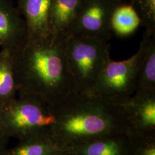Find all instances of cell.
Wrapping results in <instances>:
<instances>
[{"mask_svg": "<svg viewBox=\"0 0 155 155\" xmlns=\"http://www.w3.org/2000/svg\"><path fill=\"white\" fill-rule=\"evenodd\" d=\"M67 38L61 33L28 39L12 55L18 94L37 96L55 108L79 93L67 64Z\"/></svg>", "mask_w": 155, "mask_h": 155, "instance_id": "6da1fadb", "label": "cell"}, {"mask_svg": "<svg viewBox=\"0 0 155 155\" xmlns=\"http://www.w3.org/2000/svg\"><path fill=\"white\" fill-rule=\"evenodd\" d=\"M55 110L56 121L51 138L63 150L106 136L129 133L122 103L78 93Z\"/></svg>", "mask_w": 155, "mask_h": 155, "instance_id": "7a4b0ae2", "label": "cell"}, {"mask_svg": "<svg viewBox=\"0 0 155 155\" xmlns=\"http://www.w3.org/2000/svg\"><path fill=\"white\" fill-rule=\"evenodd\" d=\"M18 97L0 109V120L9 138L19 141L49 137L56 121L55 108L37 96Z\"/></svg>", "mask_w": 155, "mask_h": 155, "instance_id": "3957f363", "label": "cell"}, {"mask_svg": "<svg viewBox=\"0 0 155 155\" xmlns=\"http://www.w3.org/2000/svg\"><path fill=\"white\" fill-rule=\"evenodd\" d=\"M66 56L68 70L78 93L86 94L110 58V47L107 43L93 38L67 36Z\"/></svg>", "mask_w": 155, "mask_h": 155, "instance_id": "277c9868", "label": "cell"}, {"mask_svg": "<svg viewBox=\"0 0 155 155\" xmlns=\"http://www.w3.org/2000/svg\"><path fill=\"white\" fill-rule=\"evenodd\" d=\"M141 54L140 45L137 52L127 60L114 61L109 58L94 85L86 94L120 104L125 102L134 93Z\"/></svg>", "mask_w": 155, "mask_h": 155, "instance_id": "5b68a950", "label": "cell"}, {"mask_svg": "<svg viewBox=\"0 0 155 155\" xmlns=\"http://www.w3.org/2000/svg\"><path fill=\"white\" fill-rule=\"evenodd\" d=\"M116 0H81L77 14L66 33L85 36L107 43L112 37L110 19Z\"/></svg>", "mask_w": 155, "mask_h": 155, "instance_id": "8992f818", "label": "cell"}, {"mask_svg": "<svg viewBox=\"0 0 155 155\" xmlns=\"http://www.w3.org/2000/svg\"><path fill=\"white\" fill-rule=\"evenodd\" d=\"M122 104L127 116L129 136L155 135V93H134Z\"/></svg>", "mask_w": 155, "mask_h": 155, "instance_id": "52a82bcc", "label": "cell"}, {"mask_svg": "<svg viewBox=\"0 0 155 155\" xmlns=\"http://www.w3.org/2000/svg\"><path fill=\"white\" fill-rule=\"evenodd\" d=\"M26 22L11 0H0V47L11 55L28 41Z\"/></svg>", "mask_w": 155, "mask_h": 155, "instance_id": "ba28073f", "label": "cell"}, {"mask_svg": "<svg viewBox=\"0 0 155 155\" xmlns=\"http://www.w3.org/2000/svg\"><path fill=\"white\" fill-rule=\"evenodd\" d=\"M51 0H17L18 10L24 17L28 29V39L50 36L49 12Z\"/></svg>", "mask_w": 155, "mask_h": 155, "instance_id": "9c48e42d", "label": "cell"}, {"mask_svg": "<svg viewBox=\"0 0 155 155\" xmlns=\"http://www.w3.org/2000/svg\"><path fill=\"white\" fill-rule=\"evenodd\" d=\"M131 140L127 134H117L95 140L64 150L75 155H129Z\"/></svg>", "mask_w": 155, "mask_h": 155, "instance_id": "30bf717a", "label": "cell"}, {"mask_svg": "<svg viewBox=\"0 0 155 155\" xmlns=\"http://www.w3.org/2000/svg\"><path fill=\"white\" fill-rule=\"evenodd\" d=\"M142 54L135 83L134 93H155V38L144 32L140 43Z\"/></svg>", "mask_w": 155, "mask_h": 155, "instance_id": "8fae6325", "label": "cell"}, {"mask_svg": "<svg viewBox=\"0 0 155 155\" xmlns=\"http://www.w3.org/2000/svg\"><path fill=\"white\" fill-rule=\"evenodd\" d=\"M81 0H51L49 12L51 36L66 33L74 19Z\"/></svg>", "mask_w": 155, "mask_h": 155, "instance_id": "7c38bea8", "label": "cell"}, {"mask_svg": "<svg viewBox=\"0 0 155 155\" xmlns=\"http://www.w3.org/2000/svg\"><path fill=\"white\" fill-rule=\"evenodd\" d=\"M141 21L129 2H119L114 9L110 19L111 32L119 37H127L134 33Z\"/></svg>", "mask_w": 155, "mask_h": 155, "instance_id": "4fadbf2b", "label": "cell"}, {"mask_svg": "<svg viewBox=\"0 0 155 155\" xmlns=\"http://www.w3.org/2000/svg\"><path fill=\"white\" fill-rule=\"evenodd\" d=\"M18 87L11 54L7 50H0V109L16 99Z\"/></svg>", "mask_w": 155, "mask_h": 155, "instance_id": "5bb4252c", "label": "cell"}, {"mask_svg": "<svg viewBox=\"0 0 155 155\" xmlns=\"http://www.w3.org/2000/svg\"><path fill=\"white\" fill-rule=\"evenodd\" d=\"M19 141L15 147L6 149L2 155H55L64 152L49 137H35Z\"/></svg>", "mask_w": 155, "mask_h": 155, "instance_id": "9a60e30c", "label": "cell"}, {"mask_svg": "<svg viewBox=\"0 0 155 155\" xmlns=\"http://www.w3.org/2000/svg\"><path fill=\"white\" fill-rule=\"evenodd\" d=\"M137 13L141 25L145 28V32L150 35L155 34V0H129Z\"/></svg>", "mask_w": 155, "mask_h": 155, "instance_id": "2e32d148", "label": "cell"}, {"mask_svg": "<svg viewBox=\"0 0 155 155\" xmlns=\"http://www.w3.org/2000/svg\"><path fill=\"white\" fill-rule=\"evenodd\" d=\"M129 137L131 140L129 155H155V134Z\"/></svg>", "mask_w": 155, "mask_h": 155, "instance_id": "e0dca14e", "label": "cell"}, {"mask_svg": "<svg viewBox=\"0 0 155 155\" xmlns=\"http://www.w3.org/2000/svg\"><path fill=\"white\" fill-rule=\"evenodd\" d=\"M9 139V138L6 134L0 120V155H2L7 149L6 147Z\"/></svg>", "mask_w": 155, "mask_h": 155, "instance_id": "ac0fdd59", "label": "cell"}, {"mask_svg": "<svg viewBox=\"0 0 155 155\" xmlns=\"http://www.w3.org/2000/svg\"><path fill=\"white\" fill-rule=\"evenodd\" d=\"M64 155V152H63V153H58V154H56V155Z\"/></svg>", "mask_w": 155, "mask_h": 155, "instance_id": "d6986e66", "label": "cell"}, {"mask_svg": "<svg viewBox=\"0 0 155 155\" xmlns=\"http://www.w3.org/2000/svg\"><path fill=\"white\" fill-rule=\"evenodd\" d=\"M117 1H118V2H122V1H126V0H116Z\"/></svg>", "mask_w": 155, "mask_h": 155, "instance_id": "ffe728a7", "label": "cell"}, {"mask_svg": "<svg viewBox=\"0 0 155 155\" xmlns=\"http://www.w3.org/2000/svg\"><path fill=\"white\" fill-rule=\"evenodd\" d=\"M64 155H73V154H65V153H64Z\"/></svg>", "mask_w": 155, "mask_h": 155, "instance_id": "44dd1931", "label": "cell"}]
</instances>
